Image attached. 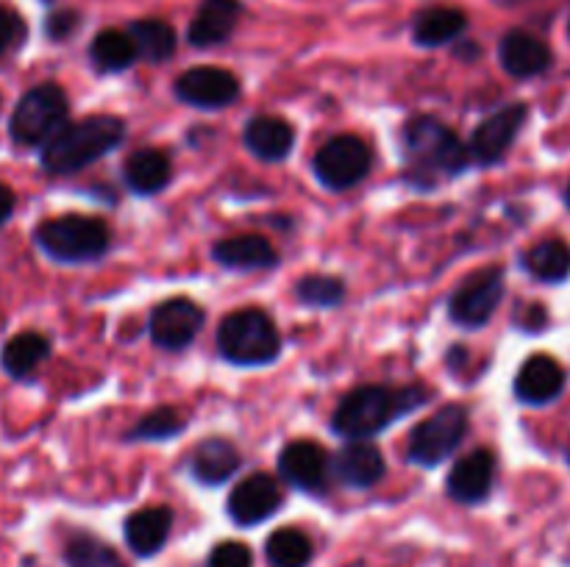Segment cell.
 Listing matches in <instances>:
<instances>
[{"label": "cell", "mask_w": 570, "mask_h": 567, "mask_svg": "<svg viewBox=\"0 0 570 567\" xmlns=\"http://www.w3.org/2000/svg\"><path fill=\"white\" fill-rule=\"evenodd\" d=\"M406 178L415 187H434L443 178H454L471 165V148H465L460 137L434 117H415L404 126Z\"/></svg>", "instance_id": "6da1fadb"}, {"label": "cell", "mask_w": 570, "mask_h": 567, "mask_svg": "<svg viewBox=\"0 0 570 567\" xmlns=\"http://www.w3.org/2000/svg\"><path fill=\"white\" fill-rule=\"evenodd\" d=\"M429 400V389L404 387L387 389L379 384H365L356 387L340 400L334 409L332 428L345 439H367L387 428L395 417H404L415 411Z\"/></svg>", "instance_id": "7a4b0ae2"}, {"label": "cell", "mask_w": 570, "mask_h": 567, "mask_svg": "<svg viewBox=\"0 0 570 567\" xmlns=\"http://www.w3.org/2000/svg\"><path fill=\"white\" fill-rule=\"evenodd\" d=\"M126 137V126L115 115H95L61 128L42 148V167L50 176H72L104 159Z\"/></svg>", "instance_id": "3957f363"}, {"label": "cell", "mask_w": 570, "mask_h": 567, "mask_svg": "<svg viewBox=\"0 0 570 567\" xmlns=\"http://www.w3.org/2000/svg\"><path fill=\"white\" fill-rule=\"evenodd\" d=\"M217 348L223 359L232 365L256 367L267 365L282 354V337L271 315L262 309H239L220 322Z\"/></svg>", "instance_id": "277c9868"}, {"label": "cell", "mask_w": 570, "mask_h": 567, "mask_svg": "<svg viewBox=\"0 0 570 567\" xmlns=\"http://www.w3.org/2000/svg\"><path fill=\"white\" fill-rule=\"evenodd\" d=\"M33 239L50 259L65 261V265L95 261L109 250L106 222L83 215H61L53 220H45L33 231Z\"/></svg>", "instance_id": "5b68a950"}, {"label": "cell", "mask_w": 570, "mask_h": 567, "mask_svg": "<svg viewBox=\"0 0 570 567\" xmlns=\"http://www.w3.org/2000/svg\"><path fill=\"white\" fill-rule=\"evenodd\" d=\"M70 103L59 83H39L17 100L9 131L17 145H48L67 126Z\"/></svg>", "instance_id": "8992f818"}, {"label": "cell", "mask_w": 570, "mask_h": 567, "mask_svg": "<svg viewBox=\"0 0 570 567\" xmlns=\"http://www.w3.org/2000/svg\"><path fill=\"white\" fill-rule=\"evenodd\" d=\"M468 434V411L462 406L451 404L434 411L423 422H417L410 434V461L423 467H438L440 461L449 459Z\"/></svg>", "instance_id": "52a82bcc"}, {"label": "cell", "mask_w": 570, "mask_h": 567, "mask_svg": "<svg viewBox=\"0 0 570 567\" xmlns=\"http://www.w3.org/2000/svg\"><path fill=\"white\" fill-rule=\"evenodd\" d=\"M371 148L354 133H343L323 145L315 153V176L328 189H351L371 172Z\"/></svg>", "instance_id": "ba28073f"}, {"label": "cell", "mask_w": 570, "mask_h": 567, "mask_svg": "<svg viewBox=\"0 0 570 567\" xmlns=\"http://www.w3.org/2000/svg\"><path fill=\"white\" fill-rule=\"evenodd\" d=\"M504 298V270L484 267L468 276L449 300L451 320L465 328H482Z\"/></svg>", "instance_id": "9c48e42d"}, {"label": "cell", "mask_w": 570, "mask_h": 567, "mask_svg": "<svg viewBox=\"0 0 570 567\" xmlns=\"http://www.w3.org/2000/svg\"><path fill=\"white\" fill-rule=\"evenodd\" d=\"M527 117V103L501 106L499 111L484 117L471 137V159H476L479 165H495V161L504 159L510 145L515 142L518 133H521Z\"/></svg>", "instance_id": "30bf717a"}, {"label": "cell", "mask_w": 570, "mask_h": 567, "mask_svg": "<svg viewBox=\"0 0 570 567\" xmlns=\"http://www.w3.org/2000/svg\"><path fill=\"white\" fill-rule=\"evenodd\" d=\"M204 326V309L189 298H170L150 315V339L165 350H181L198 337Z\"/></svg>", "instance_id": "8fae6325"}, {"label": "cell", "mask_w": 570, "mask_h": 567, "mask_svg": "<svg viewBox=\"0 0 570 567\" xmlns=\"http://www.w3.org/2000/svg\"><path fill=\"white\" fill-rule=\"evenodd\" d=\"M176 94L195 109H226L239 98V81L223 67H193L176 81Z\"/></svg>", "instance_id": "7c38bea8"}, {"label": "cell", "mask_w": 570, "mask_h": 567, "mask_svg": "<svg viewBox=\"0 0 570 567\" xmlns=\"http://www.w3.org/2000/svg\"><path fill=\"white\" fill-rule=\"evenodd\" d=\"M282 506V487L267 472L243 478L228 495V515L237 526H256L273 517Z\"/></svg>", "instance_id": "4fadbf2b"}, {"label": "cell", "mask_w": 570, "mask_h": 567, "mask_svg": "<svg viewBox=\"0 0 570 567\" xmlns=\"http://www.w3.org/2000/svg\"><path fill=\"white\" fill-rule=\"evenodd\" d=\"M278 472L284 481L304 493H321L326 487L328 478V454L323 445L312 442V439H298L289 442L287 448L278 454Z\"/></svg>", "instance_id": "5bb4252c"}, {"label": "cell", "mask_w": 570, "mask_h": 567, "mask_svg": "<svg viewBox=\"0 0 570 567\" xmlns=\"http://www.w3.org/2000/svg\"><path fill=\"white\" fill-rule=\"evenodd\" d=\"M566 367L554 359V356L538 354L532 359H527L521 365L515 376V395L518 400L532 406H543L551 404L562 395L566 389Z\"/></svg>", "instance_id": "9a60e30c"}, {"label": "cell", "mask_w": 570, "mask_h": 567, "mask_svg": "<svg viewBox=\"0 0 570 567\" xmlns=\"http://www.w3.org/2000/svg\"><path fill=\"white\" fill-rule=\"evenodd\" d=\"M495 478V456L490 450L479 448L473 454L462 456L449 472V495L456 504H482L493 489Z\"/></svg>", "instance_id": "2e32d148"}, {"label": "cell", "mask_w": 570, "mask_h": 567, "mask_svg": "<svg viewBox=\"0 0 570 567\" xmlns=\"http://www.w3.org/2000/svg\"><path fill=\"white\" fill-rule=\"evenodd\" d=\"M332 467L345 487L367 489L384 478V454L376 442L348 439V445L334 456Z\"/></svg>", "instance_id": "e0dca14e"}, {"label": "cell", "mask_w": 570, "mask_h": 567, "mask_svg": "<svg viewBox=\"0 0 570 567\" xmlns=\"http://www.w3.org/2000/svg\"><path fill=\"white\" fill-rule=\"evenodd\" d=\"M499 59L510 76L515 78H534L543 76L551 67L554 56H551L549 44L538 39L529 31H510L501 37L499 42Z\"/></svg>", "instance_id": "ac0fdd59"}, {"label": "cell", "mask_w": 570, "mask_h": 567, "mask_svg": "<svg viewBox=\"0 0 570 567\" xmlns=\"http://www.w3.org/2000/svg\"><path fill=\"white\" fill-rule=\"evenodd\" d=\"M239 14H243L239 0H204L189 22V42L195 48H215V44L226 42L237 28Z\"/></svg>", "instance_id": "d6986e66"}, {"label": "cell", "mask_w": 570, "mask_h": 567, "mask_svg": "<svg viewBox=\"0 0 570 567\" xmlns=\"http://www.w3.org/2000/svg\"><path fill=\"white\" fill-rule=\"evenodd\" d=\"M170 528L173 511L167 506H145L126 520V543L134 554L148 559L165 548Z\"/></svg>", "instance_id": "ffe728a7"}, {"label": "cell", "mask_w": 570, "mask_h": 567, "mask_svg": "<svg viewBox=\"0 0 570 567\" xmlns=\"http://www.w3.org/2000/svg\"><path fill=\"white\" fill-rule=\"evenodd\" d=\"M295 142V128L287 120L273 115L254 117L245 126V148L265 161L287 159Z\"/></svg>", "instance_id": "44dd1931"}, {"label": "cell", "mask_w": 570, "mask_h": 567, "mask_svg": "<svg viewBox=\"0 0 570 567\" xmlns=\"http://www.w3.org/2000/svg\"><path fill=\"white\" fill-rule=\"evenodd\" d=\"M217 265L228 270H259V267H273L278 261L276 248L259 233H243V237L223 239L212 248Z\"/></svg>", "instance_id": "7402d4cb"}, {"label": "cell", "mask_w": 570, "mask_h": 567, "mask_svg": "<svg viewBox=\"0 0 570 567\" xmlns=\"http://www.w3.org/2000/svg\"><path fill=\"white\" fill-rule=\"evenodd\" d=\"M239 467V450L228 439L209 437L195 448L193 454V476L206 487L228 481Z\"/></svg>", "instance_id": "603a6c76"}, {"label": "cell", "mask_w": 570, "mask_h": 567, "mask_svg": "<svg viewBox=\"0 0 570 567\" xmlns=\"http://www.w3.org/2000/svg\"><path fill=\"white\" fill-rule=\"evenodd\" d=\"M173 165L161 150L139 148L126 159V183L137 195H156L170 183Z\"/></svg>", "instance_id": "cb8c5ba5"}, {"label": "cell", "mask_w": 570, "mask_h": 567, "mask_svg": "<svg viewBox=\"0 0 570 567\" xmlns=\"http://www.w3.org/2000/svg\"><path fill=\"white\" fill-rule=\"evenodd\" d=\"M468 28V14L465 11L454 9V6H432V9H423L415 17V26H412V37L423 48H440V44L451 42V39L460 37Z\"/></svg>", "instance_id": "d4e9b609"}, {"label": "cell", "mask_w": 570, "mask_h": 567, "mask_svg": "<svg viewBox=\"0 0 570 567\" xmlns=\"http://www.w3.org/2000/svg\"><path fill=\"white\" fill-rule=\"evenodd\" d=\"M50 356V342L37 331H22L3 345V370L11 378H28Z\"/></svg>", "instance_id": "484cf974"}, {"label": "cell", "mask_w": 570, "mask_h": 567, "mask_svg": "<svg viewBox=\"0 0 570 567\" xmlns=\"http://www.w3.org/2000/svg\"><path fill=\"white\" fill-rule=\"evenodd\" d=\"M523 267L538 281L562 284L570 278V245L566 239H543L523 253Z\"/></svg>", "instance_id": "4316f807"}, {"label": "cell", "mask_w": 570, "mask_h": 567, "mask_svg": "<svg viewBox=\"0 0 570 567\" xmlns=\"http://www.w3.org/2000/svg\"><path fill=\"white\" fill-rule=\"evenodd\" d=\"M128 37H131L139 59L150 61V64H161V61H167L176 53V31L165 20L131 22Z\"/></svg>", "instance_id": "83f0119b"}, {"label": "cell", "mask_w": 570, "mask_h": 567, "mask_svg": "<svg viewBox=\"0 0 570 567\" xmlns=\"http://www.w3.org/2000/svg\"><path fill=\"white\" fill-rule=\"evenodd\" d=\"M89 56H92V64L98 67L100 72H120L139 59L128 31H115V28L100 31L98 37L92 39Z\"/></svg>", "instance_id": "f1b7e54d"}, {"label": "cell", "mask_w": 570, "mask_h": 567, "mask_svg": "<svg viewBox=\"0 0 570 567\" xmlns=\"http://www.w3.org/2000/svg\"><path fill=\"white\" fill-rule=\"evenodd\" d=\"M265 554L273 567H306L312 561V543L298 528H278L267 537Z\"/></svg>", "instance_id": "f546056e"}, {"label": "cell", "mask_w": 570, "mask_h": 567, "mask_svg": "<svg viewBox=\"0 0 570 567\" xmlns=\"http://www.w3.org/2000/svg\"><path fill=\"white\" fill-rule=\"evenodd\" d=\"M67 567H122V559L111 545L92 534H76L65 545Z\"/></svg>", "instance_id": "4dcf8cb0"}, {"label": "cell", "mask_w": 570, "mask_h": 567, "mask_svg": "<svg viewBox=\"0 0 570 567\" xmlns=\"http://www.w3.org/2000/svg\"><path fill=\"white\" fill-rule=\"evenodd\" d=\"M301 304L317 306V309H332L345 298V284L334 276H304L295 287Z\"/></svg>", "instance_id": "1f68e13d"}, {"label": "cell", "mask_w": 570, "mask_h": 567, "mask_svg": "<svg viewBox=\"0 0 570 567\" xmlns=\"http://www.w3.org/2000/svg\"><path fill=\"white\" fill-rule=\"evenodd\" d=\"M184 426H187V422H184L181 411H176L173 406H159V409L148 411V415L128 431V439H167L181 434Z\"/></svg>", "instance_id": "d6a6232c"}, {"label": "cell", "mask_w": 570, "mask_h": 567, "mask_svg": "<svg viewBox=\"0 0 570 567\" xmlns=\"http://www.w3.org/2000/svg\"><path fill=\"white\" fill-rule=\"evenodd\" d=\"M26 33H28L26 20H22L14 9H6V6H0V56H6L9 50L20 48V44L26 42Z\"/></svg>", "instance_id": "836d02e7"}, {"label": "cell", "mask_w": 570, "mask_h": 567, "mask_svg": "<svg viewBox=\"0 0 570 567\" xmlns=\"http://www.w3.org/2000/svg\"><path fill=\"white\" fill-rule=\"evenodd\" d=\"M209 567H254V554L243 543H220L209 554Z\"/></svg>", "instance_id": "e575fe53"}, {"label": "cell", "mask_w": 570, "mask_h": 567, "mask_svg": "<svg viewBox=\"0 0 570 567\" xmlns=\"http://www.w3.org/2000/svg\"><path fill=\"white\" fill-rule=\"evenodd\" d=\"M78 22H81L78 11H72V9L53 11V14H50L48 20H45V33H48V37L53 39V42H61V39H67L72 31H76Z\"/></svg>", "instance_id": "d590c367"}, {"label": "cell", "mask_w": 570, "mask_h": 567, "mask_svg": "<svg viewBox=\"0 0 570 567\" xmlns=\"http://www.w3.org/2000/svg\"><path fill=\"white\" fill-rule=\"evenodd\" d=\"M518 326L523 331H543L549 326V311H546L543 304H527L518 315Z\"/></svg>", "instance_id": "8d00e7d4"}, {"label": "cell", "mask_w": 570, "mask_h": 567, "mask_svg": "<svg viewBox=\"0 0 570 567\" xmlns=\"http://www.w3.org/2000/svg\"><path fill=\"white\" fill-rule=\"evenodd\" d=\"M11 211H14V192L6 183H0V226L9 220Z\"/></svg>", "instance_id": "74e56055"}, {"label": "cell", "mask_w": 570, "mask_h": 567, "mask_svg": "<svg viewBox=\"0 0 570 567\" xmlns=\"http://www.w3.org/2000/svg\"><path fill=\"white\" fill-rule=\"evenodd\" d=\"M566 203H568V209H570V181H568V189H566Z\"/></svg>", "instance_id": "f35d334b"}, {"label": "cell", "mask_w": 570, "mask_h": 567, "mask_svg": "<svg viewBox=\"0 0 570 567\" xmlns=\"http://www.w3.org/2000/svg\"><path fill=\"white\" fill-rule=\"evenodd\" d=\"M504 3H523V0H504Z\"/></svg>", "instance_id": "ab89813d"}, {"label": "cell", "mask_w": 570, "mask_h": 567, "mask_svg": "<svg viewBox=\"0 0 570 567\" xmlns=\"http://www.w3.org/2000/svg\"><path fill=\"white\" fill-rule=\"evenodd\" d=\"M566 459H568V465H570V448H568V454H566Z\"/></svg>", "instance_id": "60d3db41"}, {"label": "cell", "mask_w": 570, "mask_h": 567, "mask_svg": "<svg viewBox=\"0 0 570 567\" xmlns=\"http://www.w3.org/2000/svg\"><path fill=\"white\" fill-rule=\"evenodd\" d=\"M568 33H570V26H568Z\"/></svg>", "instance_id": "b9f144b4"}, {"label": "cell", "mask_w": 570, "mask_h": 567, "mask_svg": "<svg viewBox=\"0 0 570 567\" xmlns=\"http://www.w3.org/2000/svg\"><path fill=\"white\" fill-rule=\"evenodd\" d=\"M48 3H50V0H48Z\"/></svg>", "instance_id": "7bdbcfd3"}]
</instances>
